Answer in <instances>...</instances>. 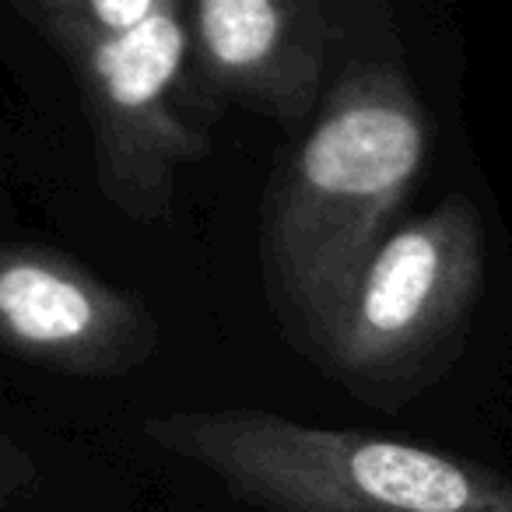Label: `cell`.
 <instances>
[{"label": "cell", "instance_id": "cell-1", "mask_svg": "<svg viewBox=\"0 0 512 512\" xmlns=\"http://www.w3.org/2000/svg\"><path fill=\"white\" fill-rule=\"evenodd\" d=\"M428 116L393 67H358L323 99L267 204L264 256L285 330L309 351L428 158Z\"/></svg>", "mask_w": 512, "mask_h": 512}, {"label": "cell", "instance_id": "cell-5", "mask_svg": "<svg viewBox=\"0 0 512 512\" xmlns=\"http://www.w3.org/2000/svg\"><path fill=\"white\" fill-rule=\"evenodd\" d=\"M155 313L74 256L0 239V351L60 376L113 379L158 348Z\"/></svg>", "mask_w": 512, "mask_h": 512}, {"label": "cell", "instance_id": "cell-3", "mask_svg": "<svg viewBox=\"0 0 512 512\" xmlns=\"http://www.w3.org/2000/svg\"><path fill=\"white\" fill-rule=\"evenodd\" d=\"M481 281V214L446 197L379 239L306 355L355 397L393 407L446 369Z\"/></svg>", "mask_w": 512, "mask_h": 512}, {"label": "cell", "instance_id": "cell-7", "mask_svg": "<svg viewBox=\"0 0 512 512\" xmlns=\"http://www.w3.org/2000/svg\"><path fill=\"white\" fill-rule=\"evenodd\" d=\"M57 50L113 39L148 22L165 0H22Z\"/></svg>", "mask_w": 512, "mask_h": 512}, {"label": "cell", "instance_id": "cell-8", "mask_svg": "<svg viewBox=\"0 0 512 512\" xmlns=\"http://www.w3.org/2000/svg\"><path fill=\"white\" fill-rule=\"evenodd\" d=\"M39 481V463L18 439L0 432V512L22 495H29Z\"/></svg>", "mask_w": 512, "mask_h": 512}, {"label": "cell", "instance_id": "cell-4", "mask_svg": "<svg viewBox=\"0 0 512 512\" xmlns=\"http://www.w3.org/2000/svg\"><path fill=\"white\" fill-rule=\"evenodd\" d=\"M60 57L78 78L102 197L130 221H162L179 169L211 148L183 0H165L123 36L64 46Z\"/></svg>", "mask_w": 512, "mask_h": 512}, {"label": "cell", "instance_id": "cell-2", "mask_svg": "<svg viewBox=\"0 0 512 512\" xmlns=\"http://www.w3.org/2000/svg\"><path fill=\"white\" fill-rule=\"evenodd\" d=\"M144 435L260 512H512L495 467L358 428L225 407L155 414Z\"/></svg>", "mask_w": 512, "mask_h": 512}, {"label": "cell", "instance_id": "cell-6", "mask_svg": "<svg viewBox=\"0 0 512 512\" xmlns=\"http://www.w3.org/2000/svg\"><path fill=\"white\" fill-rule=\"evenodd\" d=\"M183 15L200 85L285 127L316 109L327 67L320 0H186Z\"/></svg>", "mask_w": 512, "mask_h": 512}]
</instances>
